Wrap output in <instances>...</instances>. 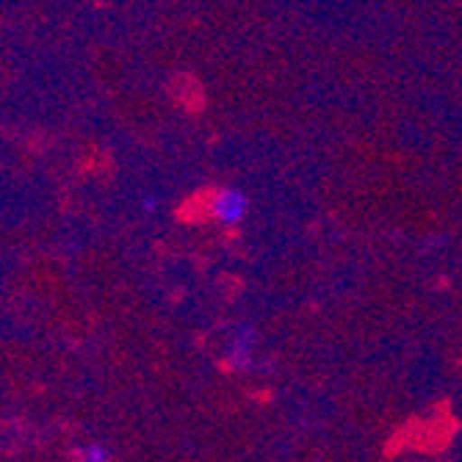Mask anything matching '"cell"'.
Returning a JSON list of instances; mask_svg holds the SVG:
<instances>
[{
	"instance_id": "6da1fadb",
	"label": "cell",
	"mask_w": 462,
	"mask_h": 462,
	"mask_svg": "<svg viewBox=\"0 0 462 462\" xmlns=\"http://www.w3.org/2000/svg\"><path fill=\"white\" fill-rule=\"evenodd\" d=\"M249 214V197L241 189H219L208 199V217L222 225H241Z\"/></svg>"
},
{
	"instance_id": "7a4b0ae2",
	"label": "cell",
	"mask_w": 462,
	"mask_h": 462,
	"mask_svg": "<svg viewBox=\"0 0 462 462\" xmlns=\"http://www.w3.org/2000/svg\"><path fill=\"white\" fill-rule=\"evenodd\" d=\"M255 346H258V332L252 327H238L230 338V349H227V357L236 368H249L252 363V355H255Z\"/></svg>"
},
{
	"instance_id": "3957f363",
	"label": "cell",
	"mask_w": 462,
	"mask_h": 462,
	"mask_svg": "<svg viewBox=\"0 0 462 462\" xmlns=\"http://www.w3.org/2000/svg\"><path fill=\"white\" fill-rule=\"evenodd\" d=\"M108 448L100 446V443H92V446H80L75 448V459L78 462H108Z\"/></svg>"
}]
</instances>
